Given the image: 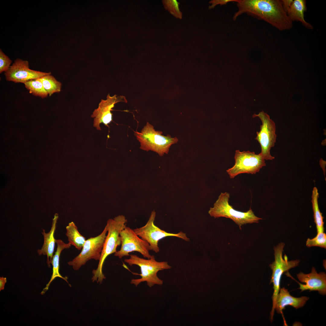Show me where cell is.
Segmentation results:
<instances>
[{"instance_id": "obj_1", "label": "cell", "mask_w": 326, "mask_h": 326, "mask_svg": "<svg viewBox=\"0 0 326 326\" xmlns=\"http://www.w3.org/2000/svg\"><path fill=\"white\" fill-rule=\"evenodd\" d=\"M238 11L233 15L235 21L246 13L264 20L279 30H289L292 27L290 20L279 0H237Z\"/></svg>"}, {"instance_id": "obj_2", "label": "cell", "mask_w": 326, "mask_h": 326, "mask_svg": "<svg viewBox=\"0 0 326 326\" xmlns=\"http://www.w3.org/2000/svg\"><path fill=\"white\" fill-rule=\"evenodd\" d=\"M127 222L125 216L122 215L107 221L106 225L107 234L105 239L97 267L92 271L93 276L91 280L93 282L96 281L97 283L101 284L106 278L102 272L104 262L108 256L117 251V247L121 244L120 234L126 226Z\"/></svg>"}, {"instance_id": "obj_3", "label": "cell", "mask_w": 326, "mask_h": 326, "mask_svg": "<svg viewBox=\"0 0 326 326\" xmlns=\"http://www.w3.org/2000/svg\"><path fill=\"white\" fill-rule=\"evenodd\" d=\"M130 257L125 259L124 262L130 266L136 265L140 267V278L132 279L130 283L137 286L141 283L145 282L147 285L151 287L155 285H162L163 281L157 276L158 272L160 270L171 269L172 267L166 261H157L154 255L149 259L141 258L136 255L130 254Z\"/></svg>"}, {"instance_id": "obj_4", "label": "cell", "mask_w": 326, "mask_h": 326, "mask_svg": "<svg viewBox=\"0 0 326 326\" xmlns=\"http://www.w3.org/2000/svg\"><path fill=\"white\" fill-rule=\"evenodd\" d=\"M162 133L161 131L155 130L152 125L147 122L140 132L135 131L134 134L140 143V149L153 151L162 156L168 154L171 145L178 141L176 137H172L168 135L164 136Z\"/></svg>"}, {"instance_id": "obj_5", "label": "cell", "mask_w": 326, "mask_h": 326, "mask_svg": "<svg viewBox=\"0 0 326 326\" xmlns=\"http://www.w3.org/2000/svg\"><path fill=\"white\" fill-rule=\"evenodd\" d=\"M230 194L221 193L218 200L208 212L209 215L214 218L224 217L232 220L238 225L240 229L244 224L258 223L262 219L256 216L250 208L247 211L242 212L236 210L229 203Z\"/></svg>"}, {"instance_id": "obj_6", "label": "cell", "mask_w": 326, "mask_h": 326, "mask_svg": "<svg viewBox=\"0 0 326 326\" xmlns=\"http://www.w3.org/2000/svg\"><path fill=\"white\" fill-rule=\"evenodd\" d=\"M285 246L284 243L281 242L274 247V261L269 265L272 271L270 283H273L274 289L272 296L273 306L270 314L271 322L273 320L276 298L280 289L282 276L284 273L288 272L290 269L297 266L300 262L299 260L297 259L289 261L286 254L283 257V253Z\"/></svg>"}, {"instance_id": "obj_7", "label": "cell", "mask_w": 326, "mask_h": 326, "mask_svg": "<svg viewBox=\"0 0 326 326\" xmlns=\"http://www.w3.org/2000/svg\"><path fill=\"white\" fill-rule=\"evenodd\" d=\"M234 159V166L226 170L231 179L242 173L255 174L266 165L265 159L260 153L256 154L253 152L236 150Z\"/></svg>"}, {"instance_id": "obj_8", "label": "cell", "mask_w": 326, "mask_h": 326, "mask_svg": "<svg viewBox=\"0 0 326 326\" xmlns=\"http://www.w3.org/2000/svg\"><path fill=\"white\" fill-rule=\"evenodd\" d=\"M155 216L156 213L153 210L145 225L133 229L139 237L149 243L150 250L156 253L159 252L160 249L158 246L159 241L168 236L176 237L187 241H190L186 234L182 232L177 234L168 233L156 226L154 224Z\"/></svg>"}, {"instance_id": "obj_9", "label": "cell", "mask_w": 326, "mask_h": 326, "mask_svg": "<svg viewBox=\"0 0 326 326\" xmlns=\"http://www.w3.org/2000/svg\"><path fill=\"white\" fill-rule=\"evenodd\" d=\"M259 117L262 123L260 126V131L256 133L255 139L260 145V153L265 160H272L275 158L271 155L270 150L274 146L276 142L277 136L275 133V124L270 118V116L263 111L253 115V117Z\"/></svg>"}, {"instance_id": "obj_10", "label": "cell", "mask_w": 326, "mask_h": 326, "mask_svg": "<svg viewBox=\"0 0 326 326\" xmlns=\"http://www.w3.org/2000/svg\"><path fill=\"white\" fill-rule=\"evenodd\" d=\"M120 236L121 247L119 250L114 253L115 256L121 259L124 256H129V253L135 251L140 253L145 258L149 259L151 257L152 255L149 253V244L140 238L133 230L126 226L120 232Z\"/></svg>"}, {"instance_id": "obj_11", "label": "cell", "mask_w": 326, "mask_h": 326, "mask_svg": "<svg viewBox=\"0 0 326 326\" xmlns=\"http://www.w3.org/2000/svg\"><path fill=\"white\" fill-rule=\"evenodd\" d=\"M107 232L106 225L98 235L86 240L81 252L72 260L68 262V264L77 270L91 259L99 260Z\"/></svg>"}, {"instance_id": "obj_12", "label": "cell", "mask_w": 326, "mask_h": 326, "mask_svg": "<svg viewBox=\"0 0 326 326\" xmlns=\"http://www.w3.org/2000/svg\"><path fill=\"white\" fill-rule=\"evenodd\" d=\"M51 74L32 70L29 68L28 62L17 59L7 71L5 72L6 80L15 83H25Z\"/></svg>"}, {"instance_id": "obj_13", "label": "cell", "mask_w": 326, "mask_h": 326, "mask_svg": "<svg viewBox=\"0 0 326 326\" xmlns=\"http://www.w3.org/2000/svg\"><path fill=\"white\" fill-rule=\"evenodd\" d=\"M121 101L127 102L124 96L116 95L111 96L109 94L107 95L106 100L101 99L98 108L94 110L91 116L94 118L93 126L99 130H101L100 126L101 123L108 127V124L112 120V109L116 103Z\"/></svg>"}, {"instance_id": "obj_14", "label": "cell", "mask_w": 326, "mask_h": 326, "mask_svg": "<svg viewBox=\"0 0 326 326\" xmlns=\"http://www.w3.org/2000/svg\"><path fill=\"white\" fill-rule=\"evenodd\" d=\"M299 280L305 284H299V288L301 292L309 290L310 291H317L323 295L326 294V274L324 272L318 273L315 268L313 267L310 273L305 274L300 272L297 275Z\"/></svg>"}, {"instance_id": "obj_15", "label": "cell", "mask_w": 326, "mask_h": 326, "mask_svg": "<svg viewBox=\"0 0 326 326\" xmlns=\"http://www.w3.org/2000/svg\"><path fill=\"white\" fill-rule=\"evenodd\" d=\"M309 298L306 296L297 298L291 295L288 289L283 287L280 289L277 295L275 310L278 314H283V310L287 305L298 309L303 306Z\"/></svg>"}, {"instance_id": "obj_16", "label": "cell", "mask_w": 326, "mask_h": 326, "mask_svg": "<svg viewBox=\"0 0 326 326\" xmlns=\"http://www.w3.org/2000/svg\"><path fill=\"white\" fill-rule=\"evenodd\" d=\"M58 218V214H56L53 219L51 229L50 232L46 233L45 230L43 229V232H42V233L43 236V244L41 249L37 250V253L39 255H43L46 256L47 263L49 267H50V264L53 257L56 243L54 234L56 228Z\"/></svg>"}, {"instance_id": "obj_17", "label": "cell", "mask_w": 326, "mask_h": 326, "mask_svg": "<svg viewBox=\"0 0 326 326\" xmlns=\"http://www.w3.org/2000/svg\"><path fill=\"white\" fill-rule=\"evenodd\" d=\"M56 243L57 244L56 250L54 256H53L51 264L53 266V273L50 280L46 285L41 292L42 295H43L48 290L49 286L51 282L56 278L59 277L62 278L69 284L67 277H63L60 274L59 268V258L60 254L62 251L65 249L69 248L72 245L70 243H66L61 239H56Z\"/></svg>"}, {"instance_id": "obj_18", "label": "cell", "mask_w": 326, "mask_h": 326, "mask_svg": "<svg viewBox=\"0 0 326 326\" xmlns=\"http://www.w3.org/2000/svg\"><path fill=\"white\" fill-rule=\"evenodd\" d=\"M306 10L305 1L295 0L293 1L286 13L292 22L295 21L300 22L306 28L312 29V26L304 19V13Z\"/></svg>"}, {"instance_id": "obj_19", "label": "cell", "mask_w": 326, "mask_h": 326, "mask_svg": "<svg viewBox=\"0 0 326 326\" xmlns=\"http://www.w3.org/2000/svg\"><path fill=\"white\" fill-rule=\"evenodd\" d=\"M66 229V235L69 242L78 250L82 249L86 240V238L79 233L74 223L72 222L69 223Z\"/></svg>"}, {"instance_id": "obj_20", "label": "cell", "mask_w": 326, "mask_h": 326, "mask_svg": "<svg viewBox=\"0 0 326 326\" xmlns=\"http://www.w3.org/2000/svg\"><path fill=\"white\" fill-rule=\"evenodd\" d=\"M318 198L319 193L318 190L316 187H314L312 191L311 202L314 213V222L316 225L317 233L324 232V217L319 209L318 202Z\"/></svg>"}, {"instance_id": "obj_21", "label": "cell", "mask_w": 326, "mask_h": 326, "mask_svg": "<svg viewBox=\"0 0 326 326\" xmlns=\"http://www.w3.org/2000/svg\"><path fill=\"white\" fill-rule=\"evenodd\" d=\"M24 84L30 93L42 98L47 97L48 94L44 88L41 78L30 80Z\"/></svg>"}, {"instance_id": "obj_22", "label": "cell", "mask_w": 326, "mask_h": 326, "mask_svg": "<svg viewBox=\"0 0 326 326\" xmlns=\"http://www.w3.org/2000/svg\"><path fill=\"white\" fill-rule=\"evenodd\" d=\"M51 74L41 78L44 88L50 96L55 93L59 92L62 85L61 82L56 80Z\"/></svg>"}, {"instance_id": "obj_23", "label": "cell", "mask_w": 326, "mask_h": 326, "mask_svg": "<svg viewBox=\"0 0 326 326\" xmlns=\"http://www.w3.org/2000/svg\"><path fill=\"white\" fill-rule=\"evenodd\" d=\"M165 8L175 18L180 19L182 18V13L180 10L179 3L176 0L162 1Z\"/></svg>"}, {"instance_id": "obj_24", "label": "cell", "mask_w": 326, "mask_h": 326, "mask_svg": "<svg viewBox=\"0 0 326 326\" xmlns=\"http://www.w3.org/2000/svg\"><path fill=\"white\" fill-rule=\"evenodd\" d=\"M306 245L308 247L317 246L326 248V234L324 232L317 233L316 236L310 239L308 238L306 241Z\"/></svg>"}, {"instance_id": "obj_25", "label": "cell", "mask_w": 326, "mask_h": 326, "mask_svg": "<svg viewBox=\"0 0 326 326\" xmlns=\"http://www.w3.org/2000/svg\"><path fill=\"white\" fill-rule=\"evenodd\" d=\"M12 61L0 50V73L6 72L11 66Z\"/></svg>"}, {"instance_id": "obj_26", "label": "cell", "mask_w": 326, "mask_h": 326, "mask_svg": "<svg viewBox=\"0 0 326 326\" xmlns=\"http://www.w3.org/2000/svg\"><path fill=\"white\" fill-rule=\"evenodd\" d=\"M237 0H212L209 1V3L211 4L209 7V9L213 8L216 5H226L228 3L231 2H236Z\"/></svg>"}, {"instance_id": "obj_27", "label": "cell", "mask_w": 326, "mask_h": 326, "mask_svg": "<svg viewBox=\"0 0 326 326\" xmlns=\"http://www.w3.org/2000/svg\"><path fill=\"white\" fill-rule=\"evenodd\" d=\"M280 1L283 9L286 13L287 10L291 5L293 0H282Z\"/></svg>"}, {"instance_id": "obj_28", "label": "cell", "mask_w": 326, "mask_h": 326, "mask_svg": "<svg viewBox=\"0 0 326 326\" xmlns=\"http://www.w3.org/2000/svg\"><path fill=\"white\" fill-rule=\"evenodd\" d=\"M7 279L6 277H0V291L4 290L5 285L6 283Z\"/></svg>"}]
</instances>
